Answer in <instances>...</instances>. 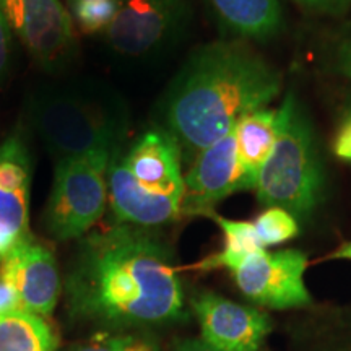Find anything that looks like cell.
<instances>
[{
  "label": "cell",
  "mask_w": 351,
  "mask_h": 351,
  "mask_svg": "<svg viewBox=\"0 0 351 351\" xmlns=\"http://www.w3.org/2000/svg\"><path fill=\"white\" fill-rule=\"evenodd\" d=\"M191 307L202 339L219 351H258L271 332V320L265 313L218 293H195Z\"/></svg>",
  "instance_id": "cell-12"
},
{
  "label": "cell",
  "mask_w": 351,
  "mask_h": 351,
  "mask_svg": "<svg viewBox=\"0 0 351 351\" xmlns=\"http://www.w3.org/2000/svg\"><path fill=\"white\" fill-rule=\"evenodd\" d=\"M67 351H161L150 332H98L91 339L69 346Z\"/></svg>",
  "instance_id": "cell-18"
},
{
  "label": "cell",
  "mask_w": 351,
  "mask_h": 351,
  "mask_svg": "<svg viewBox=\"0 0 351 351\" xmlns=\"http://www.w3.org/2000/svg\"><path fill=\"white\" fill-rule=\"evenodd\" d=\"M62 285L72 322L98 332H148L187 319L173 249L155 228L114 223L90 231Z\"/></svg>",
  "instance_id": "cell-1"
},
{
  "label": "cell",
  "mask_w": 351,
  "mask_h": 351,
  "mask_svg": "<svg viewBox=\"0 0 351 351\" xmlns=\"http://www.w3.org/2000/svg\"><path fill=\"white\" fill-rule=\"evenodd\" d=\"M278 132V109L262 108L241 117L234 125L244 191H256L257 178L269 160Z\"/></svg>",
  "instance_id": "cell-15"
},
{
  "label": "cell",
  "mask_w": 351,
  "mask_h": 351,
  "mask_svg": "<svg viewBox=\"0 0 351 351\" xmlns=\"http://www.w3.org/2000/svg\"><path fill=\"white\" fill-rule=\"evenodd\" d=\"M189 21V0H117L103 36L114 54L142 59L171 46Z\"/></svg>",
  "instance_id": "cell-7"
},
{
  "label": "cell",
  "mask_w": 351,
  "mask_h": 351,
  "mask_svg": "<svg viewBox=\"0 0 351 351\" xmlns=\"http://www.w3.org/2000/svg\"><path fill=\"white\" fill-rule=\"evenodd\" d=\"M333 60H335L337 72L346 78H351V32L341 38L335 49Z\"/></svg>",
  "instance_id": "cell-24"
},
{
  "label": "cell",
  "mask_w": 351,
  "mask_h": 351,
  "mask_svg": "<svg viewBox=\"0 0 351 351\" xmlns=\"http://www.w3.org/2000/svg\"><path fill=\"white\" fill-rule=\"evenodd\" d=\"M282 91V75L247 43L223 39L197 47L160 101L161 129L191 165L245 114L267 108Z\"/></svg>",
  "instance_id": "cell-2"
},
{
  "label": "cell",
  "mask_w": 351,
  "mask_h": 351,
  "mask_svg": "<svg viewBox=\"0 0 351 351\" xmlns=\"http://www.w3.org/2000/svg\"><path fill=\"white\" fill-rule=\"evenodd\" d=\"M307 257L300 249H267L254 252L230 271L239 291L267 309L287 311L307 307L313 302L306 287Z\"/></svg>",
  "instance_id": "cell-9"
},
{
  "label": "cell",
  "mask_w": 351,
  "mask_h": 351,
  "mask_svg": "<svg viewBox=\"0 0 351 351\" xmlns=\"http://www.w3.org/2000/svg\"><path fill=\"white\" fill-rule=\"evenodd\" d=\"M70 8L82 32L88 34L103 33L116 13L117 0H82L72 3Z\"/></svg>",
  "instance_id": "cell-20"
},
{
  "label": "cell",
  "mask_w": 351,
  "mask_h": 351,
  "mask_svg": "<svg viewBox=\"0 0 351 351\" xmlns=\"http://www.w3.org/2000/svg\"><path fill=\"white\" fill-rule=\"evenodd\" d=\"M174 351H219L208 345L204 339H187L178 341L174 346Z\"/></svg>",
  "instance_id": "cell-26"
},
{
  "label": "cell",
  "mask_w": 351,
  "mask_h": 351,
  "mask_svg": "<svg viewBox=\"0 0 351 351\" xmlns=\"http://www.w3.org/2000/svg\"><path fill=\"white\" fill-rule=\"evenodd\" d=\"M257 236L263 249L270 245H280L295 239L300 234V223L287 210L278 207L265 208L254 221Z\"/></svg>",
  "instance_id": "cell-19"
},
{
  "label": "cell",
  "mask_w": 351,
  "mask_h": 351,
  "mask_svg": "<svg viewBox=\"0 0 351 351\" xmlns=\"http://www.w3.org/2000/svg\"><path fill=\"white\" fill-rule=\"evenodd\" d=\"M0 13L39 67L59 72L72 64L75 32L60 0H0Z\"/></svg>",
  "instance_id": "cell-8"
},
{
  "label": "cell",
  "mask_w": 351,
  "mask_h": 351,
  "mask_svg": "<svg viewBox=\"0 0 351 351\" xmlns=\"http://www.w3.org/2000/svg\"><path fill=\"white\" fill-rule=\"evenodd\" d=\"M112 150H95L56 161L44 228L57 241L80 239L103 217Z\"/></svg>",
  "instance_id": "cell-6"
},
{
  "label": "cell",
  "mask_w": 351,
  "mask_h": 351,
  "mask_svg": "<svg viewBox=\"0 0 351 351\" xmlns=\"http://www.w3.org/2000/svg\"><path fill=\"white\" fill-rule=\"evenodd\" d=\"M330 258H337V261H351V241L350 243L341 244L340 247L332 254Z\"/></svg>",
  "instance_id": "cell-27"
},
{
  "label": "cell",
  "mask_w": 351,
  "mask_h": 351,
  "mask_svg": "<svg viewBox=\"0 0 351 351\" xmlns=\"http://www.w3.org/2000/svg\"><path fill=\"white\" fill-rule=\"evenodd\" d=\"M332 152L339 160L351 165V106L340 117L339 127L333 135Z\"/></svg>",
  "instance_id": "cell-21"
},
{
  "label": "cell",
  "mask_w": 351,
  "mask_h": 351,
  "mask_svg": "<svg viewBox=\"0 0 351 351\" xmlns=\"http://www.w3.org/2000/svg\"><path fill=\"white\" fill-rule=\"evenodd\" d=\"M12 46H13V33L5 19H3V15L0 13V80H2V77L5 75L8 62H10Z\"/></svg>",
  "instance_id": "cell-23"
},
{
  "label": "cell",
  "mask_w": 351,
  "mask_h": 351,
  "mask_svg": "<svg viewBox=\"0 0 351 351\" xmlns=\"http://www.w3.org/2000/svg\"><path fill=\"white\" fill-rule=\"evenodd\" d=\"M77 2H82V0H69L70 5H72V3H77Z\"/></svg>",
  "instance_id": "cell-28"
},
{
  "label": "cell",
  "mask_w": 351,
  "mask_h": 351,
  "mask_svg": "<svg viewBox=\"0 0 351 351\" xmlns=\"http://www.w3.org/2000/svg\"><path fill=\"white\" fill-rule=\"evenodd\" d=\"M106 179L116 225L156 228L182 217L181 148L161 127L114 152Z\"/></svg>",
  "instance_id": "cell-3"
},
{
  "label": "cell",
  "mask_w": 351,
  "mask_h": 351,
  "mask_svg": "<svg viewBox=\"0 0 351 351\" xmlns=\"http://www.w3.org/2000/svg\"><path fill=\"white\" fill-rule=\"evenodd\" d=\"M33 163L20 132L0 143V258L29 234Z\"/></svg>",
  "instance_id": "cell-13"
},
{
  "label": "cell",
  "mask_w": 351,
  "mask_h": 351,
  "mask_svg": "<svg viewBox=\"0 0 351 351\" xmlns=\"http://www.w3.org/2000/svg\"><path fill=\"white\" fill-rule=\"evenodd\" d=\"M326 174L309 116L293 93L278 108V132L269 160L257 178V200L306 218L324 197Z\"/></svg>",
  "instance_id": "cell-5"
},
{
  "label": "cell",
  "mask_w": 351,
  "mask_h": 351,
  "mask_svg": "<svg viewBox=\"0 0 351 351\" xmlns=\"http://www.w3.org/2000/svg\"><path fill=\"white\" fill-rule=\"evenodd\" d=\"M210 218L219 226L225 238L223 249L213 256L205 257L200 263H197V269L200 270H215L226 269L230 270L236 263L243 261L254 252L263 251V245L258 239L254 221H239V219H230L219 217L218 213H210Z\"/></svg>",
  "instance_id": "cell-17"
},
{
  "label": "cell",
  "mask_w": 351,
  "mask_h": 351,
  "mask_svg": "<svg viewBox=\"0 0 351 351\" xmlns=\"http://www.w3.org/2000/svg\"><path fill=\"white\" fill-rule=\"evenodd\" d=\"M226 39L267 43L285 26L282 0H204Z\"/></svg>",
  "instance_id": "cell-14"
},
{
  "label": "cell",
  "mask_w": 351,
  "mask_h": 351,
  "mask_svg": "<svg viewBox=\"0 0 351 351\" xmlns=\"http://www.w3.org/2000/svg\"><path fill=\"white\" fill-rule=\"evenodd\" d=\"M13 311H23L20 304V298L15 288L0 275V315L13 313Z\"/></svg>",
  "instance_id": "cell-25"
},
{
  "label": "cell",
  "mask_w": 351,
  "mask_h": 351,
  "mask_svg": "<svg viewBox=\"0 0 351 351\" xmlns=\"http://www.w3.org/2000/svg\"><path fill=\"white\" fill-rule=\"evenodd\" d=\"M0 275L15 288L21 309L51 317L62 293L56 256L29 232L0 258Z\"/></svg>",
  "instance_id": "cell-10"
},
{
  "label": "cell",
  "mask_w": 351,
  "mask_h": 351,
  "mask_svg": "<svg viewBox=\"0 0 351 351\" xmlns=\"http://www.w3.org/2000/svg\"><path fill=\"white\" fill-rule=\"evenodd\" d=\"M298 5L324 15H341L348 10L351 0H293Z\"/></svg>",
  "instance_id": "cell-22"
},
{
  "label": "cell",
  "mask_w": 351,
  "mask_h": 351,
  "mask_svg": "<svg viewBox=\"0 0 351 351\" xmlns=\"http://www.w3.org/2000/svg\"><path fill=\"white\" fill-rule=\"evenodd\" d=\"M59 337L47 319L26 311L0 315V351H56Z\"/></svg>",
  "instance_id": "cell-16"
},
{
  "label": "cell",
  "mask_w": 351,
  "mask_h": 351,
  "mask_svg": "<svg viewBox=\"0 0 351 351\" xmlns=\"http://www.w3.org/2000/svg\"><path fill=\"white\" fill-rule=\"evenodd\" d=\"M241 191L244 178L232 129L189 165L184 176L182 215L208 217L215 205Z\"/></svg>",
  "instance_id": "cell-11"
},
{
  "label": "cell",
  "mask_w": 351,
  "mask_h": 351,
  "mask_svg": "<svg viewBox=\"0 0 351 351\" xmlns=\"http://www.w3.org/2000/svg\"><path fill=\"white\" fill-rule=\"evenodd\" d=\"M32 129L56 161L95 150H119L127 135V112L103 86L52 85L28 101Z\"/></svg>",
  "instance_id": "cell-4"
}]
</instances>
